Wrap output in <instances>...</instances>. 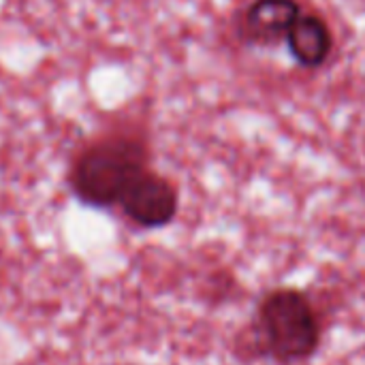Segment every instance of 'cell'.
Instances as JSON below:
<instances>
[{
  "label": "cell",
  "instance_id": "cell-1",
  "mask_svg": "<svg viewBox=\"0 0 365 365\" xmlns=\"http://www.w3.org/2000/svg\"><path fill=\"white\" fill-rule=\"evenodd\" d=\"M323 325L312 299L299 289L282 287L259 302L246 331V351L278 364H299L319 351Z\"/></svg>",
  "mask_w": 365,
  "mask_h": 365
},
{
  "label": "cell",
  "instance_id": "cell-2",
  "mask_svg": "<svg viewBox=\"0 0 365 365\" xmlns=\"http://www.w3.org/2000/svg\"><path fill=\"white\" fill-rule=\"evenodd\" d=\"M148 148L139 139L111 137L88 148L75 163L71 186L92 207L118 205L126 186L148 169Z\"/></svg>",
  "mask_w": 365,
  "mask_h": 365
},
{
  "label": "cell",
  "instance_id": "cell-3",
  "mask_svg": "<svg viewBox=\"0 0 365 365\" xmlns=\"http://www.w3.org/2000/svg\"><path fill=\"white\" fill-rule=\"evenodd\" d=\"M118 205L135 225L160 229L178 214V192L171 182L145 169L126 186Z\"/></svg>",
  "mask_w": 365,
  "mask_h": 365
},
{
  "label": "cell",
  "instance_id": "cell-4",
  "mask_svg": "<svg viewBox=\"0 0 365 365\" xmlns=\"http://www.w3.org/2000/svg\"><path fill=\"white\" fill-rule=\"evenodd\" d=\"M299 15L297 0H255L240 17V36L250 45H276L287 41Z\"/></svg>",
  "mask_w": 365,
  "mask_h": 365
},
{
  "label": "cell",
  "instance_id": "cell-5",
  "mask_svg": "<svg viewBox=\"0 0 365 365\" xmlns=\"http://www.w3.org/2000/svg\"><path fill=\"white\" fill-rule=\"evenodd\" d=\"M287 45L291 56L308 68H317L327 62L334 36L327 21L312 13H302L299 19L293 24L291 32L287 34Z\"/></svg>",
  "mask_w": 365,
  "mask_h": 365
}]
</instances>
